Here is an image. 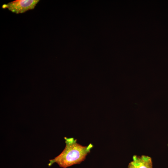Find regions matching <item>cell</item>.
Here are the masks:
<instances>
[{
    "mask_svg": "<svg viewBox=\"0 0 168 168\" xmlns=\"http://www.w3.org/2000/svg\"><path fill=\"white\" fill-rule=\"evenodd\" d=\"M167 145H168V143Z\"/></svg>",
    "mask_w": 168,
    "mask_h": 168,
    "instance_id": "obj_4",
    "label": "cell"
},
{
    "mask_svg": "<svg viewBox=\"0 0 168 168\" xmlns=\"http://www.w3.org/2000/svg\"><path fill=\"white\" fill-rule=\"evenodd\" d=\"M39 0H17L4 4L3 9L7 8L12 12L16 13H23L35 8Z\"/></svg>",
    "mask_w": 168,
    "mask_h": 168,
    "instance_id": "obj_2",
    "label": "cell"
},
{
    "mask_svg": "<svg viewBox=\"0 0 168 168\" xmlns=\"http://www.w3.org/2000/svg\"><path fill=\"white\" fill-rule=\"evenodd\" d=\"M128 168H153L152 158L147 156L134 155Z\"/></svg>",
    "mask_w": 168,
    "mask_h": 168,
    "instance_id": "obj_3",
    "label": "cell"
},
{
    "mask_svg": "<svg viewBox=\"0 0 168 168\" xmlns=\"http://www.w3.org/2000/svg\"><path fill=\"white\" fill-rule=\"evenodd\" d=\"M66 145L62 152L54 158L49 160V166L54 163L60 167L67 168L73 165L79 164L86 159L93 145L90 143L87 146H83L77 142L73 138H64Z\"/></svg>",
    "mask_w": 168,
    "mask_h": 168,
    "instance_id": "obj_1",
    "label": "cell"
}]
</instances>
